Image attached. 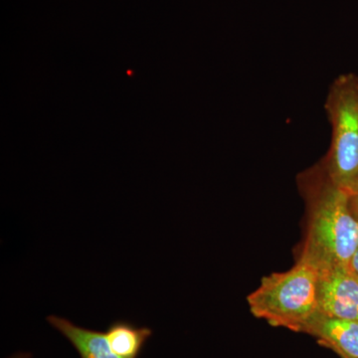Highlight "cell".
I'll list each match as a JSON object with an SVG mask.
<instances>
[{
    "label": "cell",
    "instance_id": "obj_4",
    "mask_svg": "<svg viewBox=\"0 0 358 358\" xmlns=\"http://www.w3.org/2000/svg\"><path fill=\"white\" fill-rule=\"evenodd\" d=\"M319 273L320 312L338 319L358 320V278L352 268L336 267Z\"/></svg>",
    "mask_w": 358,
    "mask_h": 358
},
{
    "label": "cell",
    "instance_id": "obj_1",
    "mask_svg": "<svg viewBox=\"0 0 358 358\" xmlns=\"http://www.w3.org/2000/svg\"><path fill=\"white\" fill-rule=\"evenodd\" d=\"M310 216L300 259L319 272L350 267L358 249V220L346 190L334 185L326 169L306 179Z\"/></svg>",
    "mask_w": 358,
    "mask_h": 358
},
{
    "label": "cell",
    "instance_id": "obj_7",
    "mask_svg": "<svg viewBox=\"0 0 358 358\" xmlns=\"http://www.w3.org/2000/svg\"><path fill=\"white\" fill-rule=\"evenodd\" d=\"M105 334L115 355L122 358H138L152 336V329L136 326L129 320H117L110 322Z\"/></svg>",
    "mask_w": 358,
    "mask_h": 358
},
{
    "label": "cell",
    "instance_id": "obj_2",
    "mask_svg": "<svg viewBox=\"0 0 358 358\" xmlns=\"http://www.w3.org/2000/svg\"><path fill=\"white\" fill-rule=\"evenodd\" d=\"M320 273L303 260L289 271L264 277L247 296L251 313L274 327L303 333L320 312Z\"/></svg>",
    "mask_w": 358,
    "mask_h": 358
},
{
    "label": "cell",
    "instance_id": "obj_5",
    "mask_svg": "<svg viewBox=\"0 0 358 358\" xmlns=\"http://www.w3.org/2000/svg\"><path fill=\"white\" fill-rule=\"evenodd\" d=\"M303 333L341 358H358V320L338 319L319 313Z\"/></svg>",
    "mask_w": 358,
    "mask_h": 358
},
{
    "label": "cell",
    "instance_id": "obj_6",
    "mask_svg": "<svg viewBox=\"0 0 358 358\" xmlns=\"http://www.w3.org/2000/svg\"><path fill=\"white\" fill-rule=\"evenodd\" d=\"M46 320L69 341L80 358H122L113 352L103 331L77 326L57 315H49Z\"/></svg>",
    "mask_w": 358,
    "mask_h": 358
},
{
    "label": "cell",
    "instance_id": "obj_8",
    "mask_svg": "<svg viewBox=\"0 0 358 358\" xmlns=\"http://www.w3.org/2000/svg\"><path fill=\"white\" fill-rule=\"evenodd\" d=\"M348 193L350 209H352L353 215L358 220V181L348 190Z\"/></svg>",
    "mask_w": 358,
    "mask_h": 358
},
{
    "label": "cell",
    "instance_id": "obj_10",
    "mask_svg": "<svg viewBox=\"0 0 358 358\" xmlns=\"http://www.w3.org/2000/svg\"><path fill=\"white\" fill-rule=\"evenodd\" d=\"M8 358H32V355L29 352H17L14 353L13 355Z\"/></svg>",
    "mask_w": 358,
    "mask_h": 358
},
{
    "label": "cell",
    "instance_id": "obj_9",
    "mask_svg": "<svg viewBox=\"0 0 358 358\" xmlns=\"http://www.w3.org/2000/svg\"><path fill=\"white\" fill-rule=\"evenodd\" d=\"M350 268H352L353 272H355V274L357 275L358 278V249L352 257V262H350Z\"/></svg>",
    "mask_w": 358,
    "mask_h": 358
},
{
    "label": "cell",
    "instance_id": "obj_3",
    "mask_svg": "<svg viewBox=\"0 0 358 358\" xmlns=\"http://www.w3.org/2000/svg\"><path fill=\"white\" fill-rule=\"evenodd\" d=\"M331 126V143L324 169L334 185L348 190L358 181V76L334 80L324 105Z\"/></svg>",
    "mask_w": 358,
    "mask_h": 358
}]
</instances>
